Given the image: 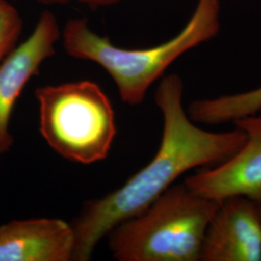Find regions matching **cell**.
I'll return each instance as SVG.
<instances>
[{
  "label": "cell",
  "instance_id": "6da1fadb",
  "mask_svg": "<svg viewBox=\"0 0 261 261\" xmlns=\"http://www.w3.org/2000/svg\"><path fill=\"white\" fill-rule=\"evenodd\" d=\"M183 93L179 75H169L159 84L155 103L164 127L158 151L123 186L84 203L70 223L75 234L73 260H89L96 246L115 225L142 213L181 175L219 165L242 147L247 136L236 127L214 133L196 126L184 110Z\"/></svg>",
  "mask_w": 261,
  "mask_h": 261
},
{
  "label": "cell",
  "instance_id": "7a4b0ae2",
  "mask_svg": "<svg viewBox=\"0 0 261 261\" xmlns=\"http://www.w3.org/2000/svg\"><path fill=\"white\" fill-rule=\"evenodd\" d=\"M220 1L198 0L196 10L175 37L146 48H123L100 36L85 19H71L63 32V47L72 57L101 66L116 84L122 101L138 106L150 86L177 58L215 37L220 29Z\"/></svg>",
  "mask_w": 261,
  "mask_h": 261
},
{
  "label": "cell",
  "instance_id": "3957f363",
  "mask_svg": "<svg viewBox=\"0 0 261 261\" xmlns=\"http://www.w3.org/2000/svg\"><path fill=\"white\" fill-rule=\"evenodd\" d=\"M221 202L172 185L142 213L108 233L119 261H199L206 227Z\"/></svg>",
  "mask_w": 261,
  "mask_h": 261
},
{
  "label": "cell",
  "instance_id": "277c9868",
  "mask_svg": "<svg viewBox=\"0 0 261 261\" xmlns=\"http://www.w3.org/2000/svg\"><path fill=\"white\" fill-rule=\"evenodd\" d=\"M39 130L61 157L91 165L108 157L116 136L112 103L90 81L46 85L35 90Z\"/></svg>",
  "mask_w": 261,
  "mask_h": 261
},
{
  "label": "cell",
  "instance_id": "5b68a950",
  "mask_svg": "<svg viewBox=\"0 0 261 261\" xmlns=\"http://www.w3.org/2000/svg\"><path fill=\"white\" fill-rule=\"evenodd\" d=\"M232 123L247 136L242 147L223 163L187 176L183 183L214 201L243 196L261 202V111Z\"/></svg>",
  "mask_w": 261,
  "mask_h": 261
},
{
  "label": "cell",
  "instance_id": "8992f818",
  "mask_svg": "<svg viewBox=\"0 0 261 261\" xmlns=\"http://www.w3.org/2000/svg\"><path fill=\"white\" fill-rule=\"evenodd\" d=\"M61 32L56 16L44 12L31 34L0 62V155L13 147L10 120L15 105L41 65L56 54Z\"/></svg>",
  "mask_w": 261,
  "mask_h": 261
},
{
  "label": "cell",
  "instance_id": "52a82bcc",
  "mask_svg": "<svg viewBox=\"0 0 261 261\" xmlns=\"http://www.w3.org/2000/svg\"><path fill=\"white\" fill-rule=\"evenodd\" d=\"M259 203L243 196L223 200L206 227L199 261H260Z\"/></svg>",
  "mask_w": 261,
  "mask_h": 261
},
{
  "label": "cell",
  "instance_id": "ba28073f",
  "mask_svg": "<svg viewBox=\"0 0 261 261\" xmlns=\"http://www.w3.org/2000/svg\"><path fill=\"white\" fill-rule=\"evenodd\" d=\"M75 234L60 219L14 220L0 225V261L73 260Z\"/></svg>",
  "mask_w": 261,
  "mask_h": 261
},
{
  "label": "cell",
  "instance_id": "9c48e42d",
  "mask_svg": "<svg viewBox=\"0 0 261 261\" xmlns=\"http://www.w3.org/2000/svg\"><path fill=\"white\" fill-rule=\"evenodd\" d=\"M261 111V86L243 93L196 100L188 106L192 121L201 125L233 122Z\"/></svg>",
  "mask_w": 261,
  "mask_h": 261
},
{
  "label": "cell",
  "instance_id": "30bf717a",
  "mask_svg": "<svg viewBox=\"0 0 261 261\" xmlns=\"http://www.w3.org/2000/svg\"><path fill=\"white\" fill-rule=\"evenodd\" d=\"M21 29L19 11L7 0H0V62L16 47Z\"/></svg>",
  "mask_w": 261,
  "mask_h": 261
},
{
  "label": "cell",
  "instance_id": "8fae6325",
  "mask_svg": "<svg viewBox=\"0 0 261 261\" xmlns=\"http://www.w3.org/2000/svg\"><path fill=\"white\" fill-rule=\"evenodd\" d=\"M42 2H61V1H69V0H39ZM85 2L88 4H93V5H109V4H113L116 2H119L121 0H77Z\"/></svg>",
  "mask_w": 261,
  "mask_h": 261
},
{
  "label": "cell",
  "instance_id": "7c38bea8",
  "mask_svg": "<svg viewBox=\"0 0 261 261\" xmlns=\"http://www.w3.org/2000/svg\"><path fill=\"white\" fill-rule=\"evenodd\" d=\"M259 203V211H260V214H261V202H258Z\"/></svg>",
  "mask_w": 261,
  "mask_h": 261
}]
</instances>
